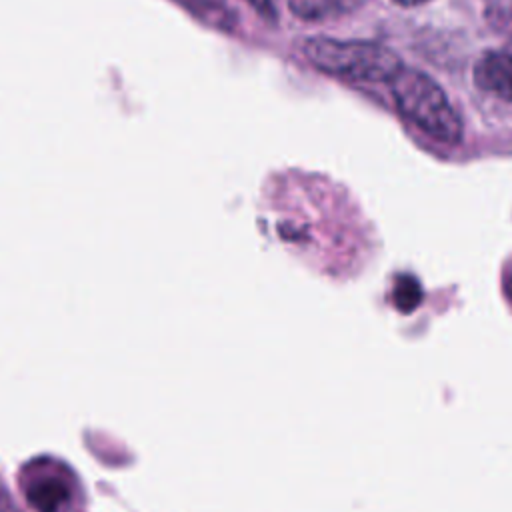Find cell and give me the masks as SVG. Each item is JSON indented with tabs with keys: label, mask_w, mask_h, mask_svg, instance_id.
<instances>
[{
	"label": "cell",
	"mask_w": 512,
	"mask_h": 512,
	"mask_svg": "<svg viewBox=\"0 0 512 512\" xmlns=\"http://www.w3.org/2000/svg\"><path fill=\"white\" fill-rule=\"evenodd\" d=\"M300 48L312 68L348 82H390L404 66L390 46L374 40L310 36Z\"/></svg>",
	"instance_id": "cell-1"
},
{
	"label": "cell",
	"mask_w": 512,
	"mask_h": 512,
	"mask_svg": "<svg viewBox=\"0 0 512 512\" xmlns=\"http://www.w3.org/2000/svg\"><path fill=\"white\" fill-rule=\"evenodd\" d=\"M390 92L400 116L432 140L444 144L462 142V116L430 74L402 66L390 80Z\"/></svg>",
	"instance_id": "cell-2"
},
{
	"label": "cell",
	"mask_w": 512,
	"mask_h": 512,
	"mask_svg": "<svg viewBox=\"0 0 512 512\" xmlns=\"http://www.w3.org/2000/svg\"><path fill=\"white\" fill-rule=\"evenodd\" d=\"M26 476L24 494L38 512H62L70 504L72 484L60 466L52 462L32 464Z\"/></svg>",
	"instance_id": "cell-3"
},
{
	"label": "cell",
	"mask_w": 512,
	"mask_h": 512,
	"mask_svg": "<svg viewBox=\"0 0 512 512\" xmlns=\"http://www.w3.org/2000/svg\"><path fill=\"white\" fill-rule=\"evenodd\" d=\"M476 86L504 102H512V38L502 48L484 52L474 64Z\"/></svg>",
	"instance_id": "cell-4"
},
{
	"label": "cell",
	"mask_w": 512,
	"mask_h": 512,
	"mask_svg": "<svg viewBox=\"0 0 512 512\" xmlns=\"http://www.w3.org/2000/svg\"><path fill=\"white\" fill-rule=\"evenodd\" d=\"M364 0H288V10L304 22H326L356 12Z\"/></svg>",
	"instance_id": "cell-5"
},
{
	"label": "cell",
	"mask_w": 512,
	"mask_h": 512,
	"mask_svg": "<svg viewBox=\"0 0 512 512\" xmlns=\"http://www.w3.org/2000/svg\"><path fill=\"white\" fill-rule=\"evenodd\" d=\"M182 2L190 12H194L198 18L208 22L210 26L232 30L234 28V12L222 2V0H178Z\"/></svg>",
	"instance_id": "cell-6"
},
{
	"label": "cell",
	"mask_w": 512,
	"mask_h": 512,
	"mask_svg": "<svg viewBox=\"0 0 512 512\" xmlns=\"http://www.w3.org/2000/svg\"><path fill=\"white\" fill-rule=\"evenodd\" d=\"M484 20L496 34L512 38V0H484Z\"/></svg>",
	"instance_id": "cell-7"
},
{
	"label": "cell",
	"mask_w": 512,
	"mask_h": 512,
	"mask_svg": "<svg viewBox=\"0 0 512 512\" xmlns=\"http://www.w3.org/2000/svg\"><path fill=\"white\" fill-rule=\"evenodd\" d=\"M250 8L264 20L274 22L278 18V2L276 0H244Z\"/></svg>",
	"instance_id": "cell-8"
},
{
	"label": "cell",
	"mask_w": 512,
	"mask_h": 512,
	"mask_svg": "<svg viewBox=\"0 0 512 512\" xmlns=\"http://www.w3.org/2000/svg\"><path fill=\"white\" fill-rule=\"evenodd\" d=\"M0 512H20L4 486H0Z\"/></svg>",
	"instance_id": "cell-9"
},
{
	"label": "cell",
	"mask_w": 512,
	"mask_h": 512,
	"mask_svg": "<svg viewBox=\"0 0 512 512\" xmlns=\"http://www.w3.org/2000/svg\"><path fill=\"white\" fill-rule=\"evenodd\" d=\"M502 290H504V296L508 300V304L512 306V262L506 266L504 270V276H502Z\"/></svg>",
	"instance_id": "cell-10"
},
{
	"label": "cell",
	"mask_w": 512,
	"mask_h": 512,
	"mask_svg": "<svg viewBox=\"0 0 512 512\" xmlns=\"http://www.w3.org/2000/svg\"><path fill=\"white\" fill-rule=\"evenodd\" d=\"M394 4L398 6H406V8H412V6H420V4H426L430 0H392Z\"/></svg>",
	"instance_id": "cell-11"
}]
</instances>
